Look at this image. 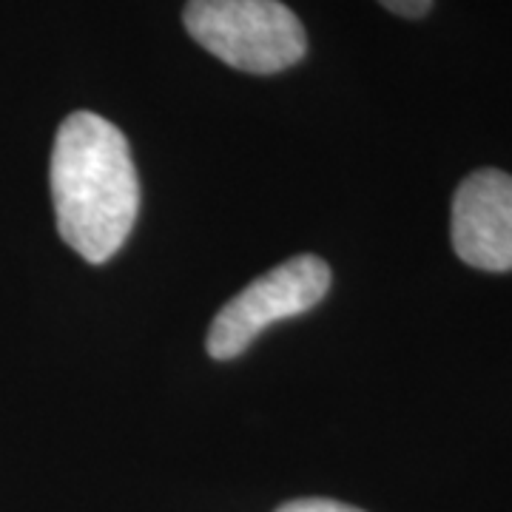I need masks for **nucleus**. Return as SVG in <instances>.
I'll return each instance as SVG.
<instances>
[{"label": "nucleus", "mask_w": 512, "mask_h": 512, "mask_svg": "<svg viewBox=\"0 0 512 512\" xmlns=\"http://www.w3.org/2000/svg\"><path fill=\"white\" fill-rule=\"evenodd\" d=\"M49 183L57 231L86 262L123 248L140 211V180L126 134L92 111H74L57 128Z\"/></svg>", "instance_id": "f257e3e1"}, {"label": "nucleus", "mask_w": 512, "mask_h": 512, "mask_svg": "<svg viewBox=\"0 0 512 512\" xmlns=\"http://www.w3.org/2000/svg\"><path fill=\"white\" fill-rule=\"evenodd\" d=\"M185 29L231 69L276 74L308 52L299 18L279 0H188Z\"/></svg>", "instance_id": "f03ea898"}, {"label": "nucleus", "mask_w": 512, "mask_h": 512, "mask_svg": "<svg viewBox=\"0 0 512 512\" xmlns=\"http://www.w3.org/2000/svg\"><path fill=\"white\" fill-rule=\"evenodd\" d=\"M330 288L325 259L299 254L276 265L274 271L254 279L222 308L208 330V353L214 359H234L268 325L311 311Z\"/></svg>", "instance_id": "7ed1b4c3"}, {"label": "nucleus", "mask_w": 512, "mask_h": 512, "mask_svg": "<svg viewBox=\"0 0 512 512\" xmlns=\"http://www.w3.org/2000/svg\"><path fill=\"white\" fill-rule=\"evenodd\" d=\"M453 248L478 271H512V177L495 168L470 174L453 200Z\"/></svg>", "instance_id": "20e7f679"}, {"label": "nucleus", "mask_w": 512, "mask_h": 512, "mask_svg": "<svg viewBox=\"0 0 512 512\" xmlns=\"http://www.w3.org/2000/svg\"><path fill=\"white\" fill-rule=\"evenodd\" d=\"M276 512H362L350 504H339V501H328V498H299Z\"/></svg>", "instance_id": "39448f33"}, {"label": "nucleus", "mask_w": 512, "mask_h": 512, "mask_svg": "<svg viewBox=\"0 0 512 512\" xmlns=\"http://www.w3.org/2000/svg\"><path fill=\"white\" fill-rule=\"evenodd\" d=\"M384 9H390L393 15H402V18H421L427 15L430 3L433 0H379Z\"/></svg>", "instance_id": "423d86ee"}]
</instances>
